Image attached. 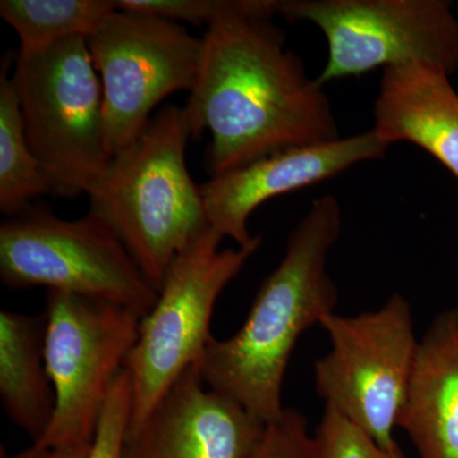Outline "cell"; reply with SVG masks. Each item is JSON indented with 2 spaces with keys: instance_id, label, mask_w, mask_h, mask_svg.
I'll return each mask as SVG.
<instances>
[{
  "instance_id": "obj_5",
  "label": "cell",
  "mask_w": 458,
  "mask_h": 458,
  "mask_svg": "<svg viewBox=\"0 0 458 458\" xmlns=\"http://www.w3.org/2000/svg\"><path fill=\"white\" fill-rule=\"evenodd\" d=\"M0 279L120 304L144 318L158 292L116 234L92 214L63 219L30 207L0 227Z\"/></svg>"
},
{
  "instance_id": "obj_6",
  "label": "cell",
  "mask_w": 458,
  "mask_h": 458,
  "mask_svg": "<svg viewBox=\"0 0 458 458\" xmlns=\"http://www.w3.org/2000/svg\"><path fill=\"white\" fill-rule=\"evenodd\" d=\"M223 238L208 228L174 261L155 306L140 319L125 369L131 379L129 432L137 429L172 385L197 366L209 342L210 319L223 289L261 246L221 250Z\"/></svg>"
},
{
  "instance_id": "obj_10",
  "label": "cell",
  "mask_w": 458,
  "mask_h": 458,
  "mask_svg": "<svg viewBox=\"0 0 458 458\" xmlns=\"http://www.w3.org/2000/svg\"><path fill=\"white\" fill-rule=\"evenodd\" d=\"M86 40L102 84L106 147L114 157L140 137L165 98L194 89L203 38L150 13L116 9Z\"/></svg>"
},
{
  "instance_id": "obj_1",
  "label": "cell",
  "mask_w": 458,
  "mask_h": 458,
  "mask_svg": "<svg viewBox=\"0 0 458 458\" xmlns=\"http://www.w3.org/2000/svg\"><path fill=\"white\" fill-rule=\"evenodd\" d=\"M276 14V0H233L204 35L200 73L183 108L192 138L210 132L212 177L340 138L324 87L286 49Z\"/></svg>"
},
{
  "instance_id": "obj_8",
  "label": "cell",
  "mask_w": 458,
  "mask_h": 458,
  "mask_svg": "<svg viewBox=\"0 0 458 458\" xmlns=\"http://www.w3.org/2000/svg\"><path fill=\"white\" fill-rule=\"evenodd\" d=\"M448 0H276L286 22H310L327 42L316 78L360 77L375 69L426 63L458 71V20Z\"/></svg>"
},
{
  "instance_id": "obj_20",
  "label": "cell",
  "mask_w": 458,
  "mask_h": 458,
  "mask_svg": "<svg viewBox=\"0 0 458 458\" xmlns=\"http://www.w3.org/2000/svg\"><path fill=\"white\" fill-rule=\"evenodd\" d=\"M250 458H315L313 436L306 418L285 409L282 417L267 423L260 443Z\"/></svg>"
},
{
  "instance_id": "obj_2",
  "label": "cell",
  "mask_w": 458,
  "mask_h": 458,
  "mask_svg": "<svg viewBox=\"0 0 458 458\" xmlns=\"http://www.w3.org/2000/svg\"><path fill=\"white\" fill-rule=\"evenodd\" d=\"M333 195L313 201L289 234L284 258L262 282L233 336H212L197 364L205 386L236 401L265 424L282 417L283 382L298 339L334 313L339 294L328 252L342 233Z\"/></svg>"
},
{
  "instance_id": "obj_11",
  "label": "cell",
  "mask_w": 458,
  "mask_h": 458,
  "mask_svg": "<svg viewBox=\"0 0 458 458\" xmlns=\"http://www.w3.org/2000/svg\"><path fill=\"white\" fill-rule=\"evenodd\" d=\"M372 131L312 146L289 148L213 176L200 186L209 227L238 247L254 245L249 219L271 199L334 179L352 165L384 158L388 152Z\"/></svg>"
},
{
  "instance_id": "obj_3",
  "label": "cell",
  "mask_w": 458,
  "mask_h": 458,
  "mask_svg": "<svg viewBox=\"0 0 458 458\" xmlns=\"http://www.w3.org/2000/svg\"><path fill=\"white\" fill-rule=\"evenodd\" d=\"M191 138L185 108L165 106L89 194V213L116 234L157 292L174 259L209 228L186 165Z\"/></svg>"
},
{
  "instance_id": "obj_13",
  "label": "cell",
  "mask_w": 458,
  "mask_h": 458,
  "mask_svg": "<svg viewBox=\"0 0 458 458\" xmlns=\"http://www.w3.org/2000/svg\"><path fill=\"white\" fill-rule=\"evenodd\" d=\"M450 77L426 63L384 69L370 131L387 146L421 148L458 180V93Z\"/></svg>"
},
{
  "instance_id": "obj_4",
  "label": "cell",
  "mask_w": 458,
  "mask_h": 458,
  "mask_svg": "<svg viewBox=\"0 0 458 458\" xmlns=\"http://www.w3.org/2000/svg\"><path fill=\"white\" fill-rule=\"evenodd\" d=\"M27 140L54 197L89 195L113 157L104 125V96L86 38L18 54L12 75Z\"/></svg>"
},
{
  "instance_id": "obj_14",
  "label": "cell",
  "mask_w": 458,
  "mask_h": 458,
  "mask_svg": "<svg viewBox=\"0 0 458 458\" xmlns=\"http://www.w3.org/2000/svg\"><path fill=\"white\" fill-rule=\"evenodd\" d=\"M399 428L419 458H458V309L439 313L419 340Z\"/></svg>"
},
{
  "instance_id": "obj_17",
  "label": "cell",
  "mask_w": 458,
  "mask_h": 458,
  "mask_svg": "<svg viewBox=\"0 0 458 458\" xmlns=\"http://www.w3.org/2000/svg\"><path fill=\"white\" fill-rule=\"evenodd\" d=\"M8 66L0 75V212L14 216L32 207L35 199L53 195V189L27 140Z\"/></svg>"
},
{
  "instance_id": "obj_21",
  "label": "cell",
  "mask_w": 458,
  "mask_h": 458,
  "mask_svg": "<svg viewBox=\"0 0 458 458\" xmlns=\"http://www.w3.org/2000/svg\"><path fill=\"white\" fill-rule=\"evenodd\" d=\"M92 445V443H90ZM90 445H32L27 450L2 458H87Z\"/></svg>"
},
{
  "instance_id": "obj_18",
  "label": "cell",
  "mask_w": 458,
  "mask_h": 458,
  "mask_svg": "<svg viewBox=\"0 0 458 458\" xmlns=\"http://www.w3.org/2000/svg\"><path fill=\"white\" fill-rule=\"evenodd\" d=\"M313 445L315 458H406L403 452L384 450L369 434L328 405H325Z\"/></svg>"
},
{
  "instance_id": "obj_19",
  "label": "cell",
  "mask_w": 458,
  "mask_h": 458,
  "mask_svg": "<svg viewBox=\"0 0 458 458\" xmlns=\"http://www.w3.org/2000/svg\"><path fill=\"white\" fill-rule=\"evenodd\" d=\"M131 379L123 369L111 388L87 458H123L131 426Z\"/></svg>"
},
{
  "instance_id": "obj_7",
  "label": "cell",
  "mask_w": 458,
  "mask_h": 458,
  "mask_svg": "<svg viewBox=\"0 0 458 458\" xmlns=\"http://www.w3.org/2000/svg\"><path fill=\"white\" fill-rule=\"evenodd\" d=\"M319 325L331 349L315 364L318 396L384 450L403 452L394 430L405 408L419 344L408 300L394 294L377 311L349 318L334 312Z\"/></svg>"
},
{
  "instance_id": "obj_9",
  "label": "cell",
  "mask_w": 458,
  "mask_h": 458,
  "mask_svg": "<svg viewBox=\"0 0 458 458\" xmlns=\"http://www.w3.org/2000/svg\"><path fill=\"white\" fill-rule=\"evenodd\" d=\"M42 315L55 411L35 445H90L111 388L137 343L141 316L120 304L60 292H47Z\"/></svg>"
},
{
  "instance_id": "obj_12",
  "label": "cell",
  "mask_w": 458,
  "mask_h": 458,
  "mask_svg": "<svg viewBox=\"0 0 458 458\" xmlns=\"http://www.w3.org/2000/svg\"><path fill=\"white\" fill-rule=\"evenodd\" d=\"M267 424L186 369L126 436L123 458H250Z\"/></svg>"
},
{
  "instance_id": "obj_16",
  "label": "cell",
  "mask_w": 458,
  "mask_h": 458,
  "mask_svg": "<svg viewBox=\"0 0 458 458\" xmlns=\"http://www.w3.org/2000/svg\"><path fill=\"white\" fill-rule=\"evenodd\" d=\"M116 0H2L0 17L17 32L21 54L89 38L116 11Z\"/></svg>"
},
{
  "instance_id": "obj_15",
  "label": "cell",
  "mask_w": 458,
  "mask_h": 458,
  "mask_svg": "<svg viewBox=\"0 0 458 458\" xmlns=\"http://www.w3.org/2000/svg\"><path fill=\"white\" fill-rule=\"evenodd\" d=\"M0 399L14 426L32 445L47 433L55 393L45 363V318L0 312Z\"/></svg>"
}]
</instances>
